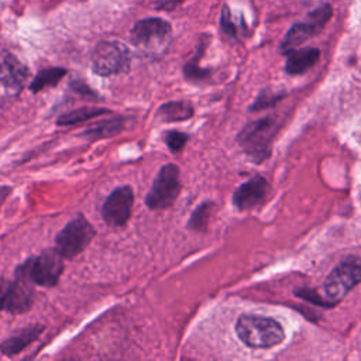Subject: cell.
<instances>
[{"mask_svg":"<svg viewBox=\"0 0 361 361\" xmlns=\"http://www.w3.org/2000/svg\"><path fill=\"white\" fill-rule=\"evenodd\" d=\"M134 48L147 58L162 56L172 41L171 24L162 18H144L135 23L130 34Z\"/></svg>","mask_w":361,"mask_h":361,"instance_id":"6da1fadb","label":"cell"},{"mask_svg":"<svg viewBox=\"0 0 361 361\" xmlns=\"http://www.w3.org/2000/svg\"><path fill=\"white\" fill-rule=\"evenodd\" d=\"M235 333L238 338L252 348H268L279 344L283 337L282 326L269 317L244 314L237 320Z\"/></svg>","mask_w":361,"mask_h":361,"instance_id":"7a4b0ae2","label":"cell"},{"mask_svg":"<svg viewBox=\"0 0 361 361\" xmlns=\"http://www.w3.org/2000/svg\"><path fill=\"white\" fill-rule=\"evenodd\" d=\"M131 55L128 48L118 41H102L92 56V69L99 76L126 73L130 69Z\"/></svg>","mask_w":361,"mask_h":361,"instance_id":"3957f363","label":"cell"},{"mask_svg":"<svg viewBox=\"0 0 361 361\" xmlns=\"http://www.w3.org/2000/svg\"><path fill=\"white\" fill-rule=\"evenodd\" d=\"M96 235L93 226L83 216L71 220L56 235V250L63 258H73L80 254Z\"/></svg>","mask_w":361,"mask_h":361,"instance_id":"277c9868","label":"cell"},{"mask_svg":"<svg viewBox=\"0 0 361 361\" xmlns=\"http://www.w3.org/2000/svg\"><path fill=\"white\" fill-rule=\"evenodd\" d=\"M179 190V168L175 164H166L159 169L145 197V203L152 210L166 209L176 200Z\"/></svg>","mask_w":361,"mask_h":361,"instance_id":"5b68a950","label":"cell"},{"mask_svg":"<svg viewBox=\"0 0 361 361\" xmlns=\"http://www.w3.org/2000/svg\"><path fill=\"white\" fill-rule=\"evenodd\" d=\"M361 282V262L348 258L340 262L326 278L324 293L329 303L340 302L353 288Z\"/></svg>","mask_w":361,"mask_h":361,"instance_id":"8992f818","label":"cell"},{"mask_svg":"<svg viewBox=\"0 0 361 361\" xmlns=\"http://www.w3.org/2000/svg\"><path fill=\"white\" fill-rule=\"evenodd\" d=\"M63 257L59 251L45 250L34 258H28L23 265L27 269L31 281L39 286H54L63 272Z\"/></svg>","mask_w":361,"mask_h":361,"instance_id":"52a82bcc","label":"cell"},{"mask_svg":"<svg viewBox=\"0 0 361 361\" xmlns=\"http://www.w3.org/2000/svg\"><path fill=\"white\" fill-rule=\"evenodd\" d=\"M275 131V123L272 118L267 117L257 120L245 126V128L238 135V142L243 149L257 161L264 159L269 154V141Z\"/></svg>","mask_w":361,"mask_h":361,"instance_id":"ba28073f","label":"cell"},{"mask_svg":"<svg viewBox=\"0 0 361 361\" xmlns=\"http://www.w3.org/2000/svg\"><path fill=\"white\" fill-rule=\"evenodd\" d=\"M34 285L35 283L31 281L30 275L27 274L25 267L23 264L17 267L14 279L8 283L3 310L14 314L27 312L32 305Z\"/></svg>","mask_w":361,"mask_h":361,"instance_id":"9c48e42d","label":"cell"},{"mask_svg":"<svg viewBox=\"0 0 361 361\" xmlns=\"http://www.w3.org/2000/svg\"><path fill=\"white\" fill-rule=\"evenodd\" d=\"M134 203V193L130 186L116 188L104 200L102 207L103 220L110 227L124 226L130 216Z\"/></svg>","mask_w":361,"mask_h":361,"instance_id":"30bf717a","label":"cell"},{"mask_svg":"<svg viewBox=\"0 0 361 361\" xmlns=\"http://www.w3.org/2000/svg\"><path fill=\"white\" fill-rule=\"evenodd\" d=\"M330 14H331L330 6L324 4L322 8H319L313 14H310L309 21L295 24L289 30V32L286 34V37L283 39V44H282V49L289 52L295 47L300 45L302 42L309 39L312 35H314L324 25V23L330 18Z\"/></svg>","mask_w":361,"mask_h":361,"instance_id":"8fae6325","label":"cell"},{"mask_svg":"<svg viewBox=\"0 0 361 361\" xmlns=\"http://www.w3.org/2000/svg\"><path fill=\"white\" fill-rule=\"evenodd\" d=\"M28 68L13 54H0V83L10 94H18L28 79Z\"/></svg>","mask_w":361,"mask_h":361,"instance_id":"7c38bea8","label":"cell"},{"mask_svg":"<svg viewBox=\"0 0 361 361\" xmlns=\"http://www.w3.org/2000/svg\"><path fill=\"white\" fill-rule=\"evenodd\" d=\"M269 189L268 182L262 176H255L238 186L233 195V203L240 210H248L264 200Z\"/></svg>","mask_w":361,"mask_h":361,"instance_id":"4fadbf2b","label":"cell"},{"mask_svg":"<svg viewBox=\"0 0 361 361\" xmlns=\"http://www.w3.org/2000/svg\"><path fill=\"white\" fill-rule=\"evenodd\" d=\"M44 326L42 324H31L24 327L23 330L14 333L13 336H10L8 338H6L1 344H0V351L4 355H16L18 353H21L27 345H30L32 341H35L39 334L44 331Z\"/></svg>","mask_w":361,"mask_h":361,"instance_id":"5bb4252c","label":"cell"},{"mask_svg":"<svg viewBox=\"0 0 361 361\" xmlns=\"http://www.w3.org/2000/svg\"><path fill=\"white\" fill-rule=\"evenodd\" d=\"M319 49L306 48V49H292L289 51L285 71L289 75H299L310 69L319 59Z\"/></svg>","mask_w":361,"mask_h":361,"instance_id":"9a60e30c","label":"cell"},{"mask_svg":"<svg viewBox=\"0 0 361 361\" xmlns=\"http://www.w3.org/2000/svg\"><path fill=\"white\" fill-rule=\"evenodd\" d=\"M192 116H193L192 104L183 100L168 102L162 104L157 111V117L162 121H182V120L190 118Z\"/></svg>","mask_w":361,"mask_h":361,"instance_id":"2e32d148","label":"cell"},{"mask_svg":"<svg viewBox=\"0 0 361 361\" xmlns=\"http://www.w3.org/2000/svg\"><path fill=\"white\" fill-rule=\"evenodd\" d=\"M110 113V110L103 109V107H80L76 110H72L69 113H65L58 117L56 124L59 126H72L78 123H83L87 120H92L100 114Z\"/></svg>","mask_w":361,"mask_h":361,"instance_id":"e0dca14e","label":"cell"},{"mask_svg":"<svg viewBox=\"0 0 361 361\" xmlns=\"http://www.w3.org/2000/svg\"><path fill=\"white\" fill-rule=\"evenodd\" d=\"M66 75V69L63 68H48L37 73V76L30 83V90L32 93H38L45 87L55 86L63 76Z\"/></svg>","mask_w":361,"mask_h":361,"instance_id":"ac0fdd59","label":"cell"},{"mask_svg":"<svg viewBox=\"0 0 361 361\" xmlns=\"http://www.w3.org/2000/svg\"><path fill=\"white\" fill-rule=\"evenodd\" d=\"M123 128V118H111L106 120L103 123H99L97 126L90 127L83 133L85 137H89L92 140L103 138V137H113Z\"/></svg>","mask_w":361,"mask_h":361,"instance_id":"d6986e66","label":"cell"},{"mask_svg":"<svg viewBox=\"0 0 361 361\" xmlns=\"http://www.w3.org/2000/svg\"><path fill=\"white\" fill-rule=\"evenodd\" d=\"M212 202H204L202 203L190 216L189 221H188V227L192 228V230H196V231H200L203 230L206 226H207V221H209V217H210V213H212Z\"/></svg>","mask_w":361,"mask_h":361,"instance_id":"ffe728a7","label":"cell"},{"mask_svg":"<svg viewBox=\"0 0 361 361\" xmlns=\"http://www.w3.org/2000/svg\"><path fill=\"white\" fill-rule=\"evenodd\" d=\"M188 140H189L188 134H185L182 131L171 130V131L164 133V141L172 152H179L186 145Z\"/></svg>","mask_w":361,"mask_h":361,"instance_id":"44dd1931","label":"cell"},{"mask_svg":"<svg viewBox=\"0 0 361 361\" xmlns=\"http://www.w3.org/2000/svg\"><path fill=\"white\" fill-rule=\"evenodd\" d=\"M183 0H157V8L159 10H172L179 6Z\"/></svg>","mask_w":361,"mask_h":361,"instance_id":"7402d4cb","label":"cell"},{"mask_svg":"<svg viewBox=\"0 0 361 361\" xmlns=\"http://www.w3.org/2000/svg\"><path fill=\"white\" fill-rule=\"evenodd\" d=\"M8 283H10L8 281H6L4 278H0V310H3V306H4Z\"/></svg>","mask_w":361,"mask_h":361,"instance_id":"603a6c76","label":"cell"},{"mask_svg":"<svg viewBox=\"0 0 361 361\" xmlns=\"http://www.w3.org/2000/svg\"><path fill=\"white\" fill-rule=\"evenodd\" d=\"M72 87H73V90H76V92H79V93H82V94H85V96H90V97H96V94L86 86V85H83V83H78V82H75V83H72L71 85Z\"/></svg>","mask_w":361,"mask_h":361,"instance_id":"cb8c5ba5","label":"cell"}]
</instances>
